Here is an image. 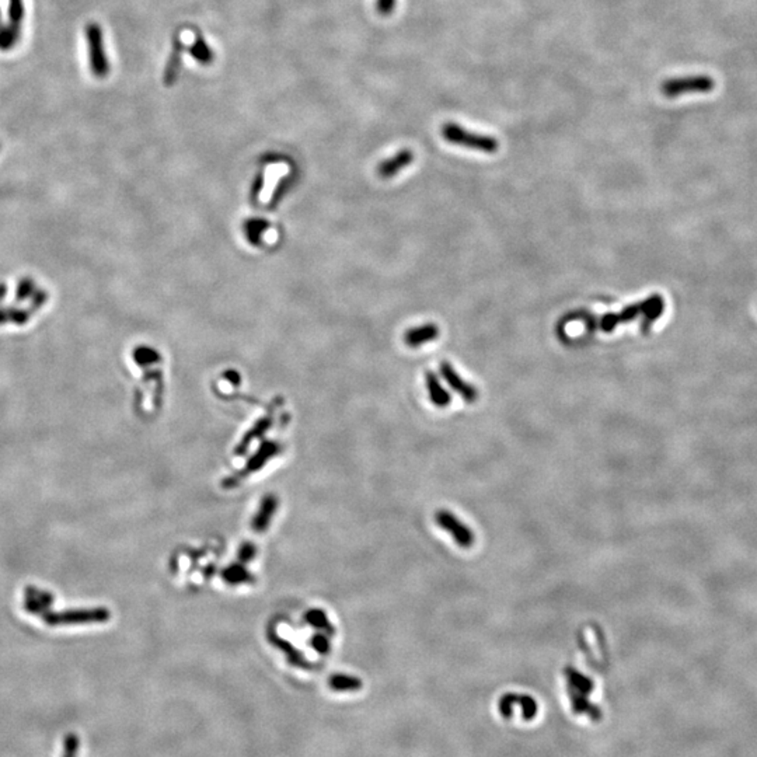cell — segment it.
Segmentation results:
<instances>
[{
	"label": "cell",
	"instance_id": "1",
	"mask_svg": "<svg viewBox=\"0 0 757 757\" xmlns=\"http://www.w3.org/2000/svg\"><path fill=\"white\" fill-rule=\"evenodd\" d=\"M565 678H567L568 697H570L574 712L581 714V715H588L589 720L592 721L598 718L599 708L594 705L592 701L589 700V695L595 688L594 681L574 668L565 669Z\"/></svg>",
	"mask_w": 757,
	"mask_h": 757
},
{
	"label": "cell",
	"instance_id": "2",
	"mask_svg": "<svg viewBox=\"0 0 757 757\" xmlns=\"http://www.w3.org/2000/svg\"><path fill=\"white\" fill-rule=\"evenodd\" d=\"M441 132H442V138L446 142L460 146V148L490 153V154L497 153L499 149V142L494 137L467 131L463 127L457 125L456 122H446L442 127Z\"/></svg>",
	"mask_w": 757,
	"mask_h": 757
},
{
	"label": "cell",
	"instance_id": "3",
	"mask_svg": "<svg viewBox=\"0 0 757 757\" xmlns=\"http://www.w3.org/2000/svg\"><path fill=\"white\" fill-rule=\"evenodd\" d=\"M714 88L715 80L707 75L671 77L661 84V91L668 98H676L686 94H705Z\"/></svg>",
	"mask_w": 757,
	"mask_h": 757
},
{
	"label": "cell",
	"instance_id": "4",
	"mask_svg": "<svg viewBox=\"0 0 757 757\" xmlns=\"http://www.w3.org/2000/svg\"><path fill=\"white\" fill-rule=\"evenodd\" d=\"M664 302L665 301L661 295H652L642 302L624 307L620 313H607L601 318H596V328H601L603 333H611L620 324L631 323L640 316L644 317L645 314H648L649 310H652L655 306Z\"/></svg>",
	"mask_w": 757,
	"mask_h": 757
},
{
	"label": "cell",
	"instance_id": "5",
	"mask_svg": "<svg viewBox=\"0 0 757 757\" xmlns=\"http://www.w3.org/2000/svg\"><path fill=\"white\" fill-rule=\"evenodd\" d=\"M86 42L91 74L100 79L105 77L110 72V64L104 47L103 30L97 23H88L86 25Z\"/></svg>",
	"mask_w": 757,
	"mask_h": 757
},
{
	"label": "cell",
	"instance_id": "6",
	"mask_svg": "<svg viewBox=\"0 0 757 757\" xmlns=\"http://www.w3.org/2000/svg\"><path fill=\"white\" fill-rule=\"evenodd\" d=\"M499 711L508 721L529 722L537 714V703L526 694H507L499 701Z\"/></svg>",
	"mask_w": 757,
	"mask_h": 757
},
{
	"label": "cell",
	"instance_id": "7",
	"mask_svg": "<svg viewBox=\"0 0 757 757\" xmlns=\"http://www.w3.org/2000/svg\"><path fill=\"white\" fill-rule=\"evenodd\" d=\"M437 524L448 533L452 534L454 541L461 547H470L474 544V533L468 529L461 521H458L452 512L439 511L435 515Z\"/></svg>",
	"mask_w": 757,
	"mask_h": 757
},
{
	"label": "cell",
	"instance_id": "8",
	"mask_svg": "<svg viewBox=\"0 0 757 757\" xmlns=\"http://www.w3.org/2000/svg\"><path fill=\"white\" fill-rule=\"evenodd\" d=\"M439 371H441V375H442L444 380L448 383V386L453 391H456L458 395H461L464 401L474 403L478 398L477 388L473 384L467 383L464 378H461L449 362H442Z\"/></svg>",
	"mask_w": 757,
	"mask_h": 757
},
{
	"label": "cell",
	"instance_id": "9",
	"mask_svg": "<svg viewBox=\"0 0 757 757\" xmlns=\"http://www.w3.org/2000/svg\"><path fill=\"white\" fill-rule=\"evenodd\" d=\"M414 161V153L410 149H404L395 153L394 156L386 158L378 166V175L387 180L397 175L400 171L407 168Z\"/></svg>",
	"mask_w": 757,
	"mask_h": 757
},
{
	"label": "cell",
	"instance_id": "10",
	"mask_svg": "<svg viewBox=\"0 0 757 757\" xmlns=\"http://www.w3.org/2000/svg\"><path fill=\"white\" fill-rule=\"evenodd\" d=\"M441 334V330L434 323H427L420 327L410 328L404 334V342L411 348H420L424 344L435 341Z\"/></svg>",
	"mask_w": 757,
	"mask_h": 757
},
{
	"label": "cell",
	"instance_id": "11",
	"mask_svg": "<svg viewBox=\"0 0 757 757\" xmlns=\"http://www.w3.org/2000/svg\"><path fill=\"white\" fill-rule=\"evenodd\" d=\"M425 384H427V388H428V393H429V398H431V401L434 403L435 407L445 408V407H448L451 404V401H452L451 393L446 391V388L441 384V380L434 372H431V371L425 372Z\"/></svg>",
	"mask_w": 757,
	"mask_h": 757
},
{
	"label": "cell",
	"instance_id": "12",
	"mask_svg": "<svg viewBox=\"0 0 757 757\" xmlns=\"http://www.w3.org/2000/svg\"><path fill=\"white\" fill-rule=\"evenodd\" d=\"M278 508V499L275 495H267L261 505H260V509L253 521V530L257 531V533H261V531H265L268 529V525L271 524V519L275 514Z\"/></svg>",
	"mask_w": 757,
	"mask_h": 757
},
{
	"label": "cell",
	"instance_id": "13",
	"mask_svg": "<svg viewBox=\"0 0 757 757\" xmlns=\"http://www.w3.org/2000/svg\"><path fill=\"white\" fill-rule=\"evenodd\" d=\"M183 51H184V45L181 42V40H175L174 41V45H173V51H171V55L168 57V61H167V65H166V69H164V84L166 86H173L177 80V76L180 74V69H181V62H183Z\"/></svg>",
	"mask_w": 757,
	"mask_h": 757
},
{
	"label": "cell",
	"instance_id": "14",
	"mask_svg": "<svg viewBox=\"0 0 757 757\" xmlns=\"http://www.w3.org/2000/svg\"><path fill=\"white\" fill-rule=\"evenodd\" d=\"M190 54L197 62L202 65H209L215 59V52L211 50L208 42L202 37L195 38V41L192 42L190 48Z\"/></svg>",
	"mask_w": 757,
	"mask_h": 757
},
{
	"label": "cell",
	"instance_id": "15",
	"mask_svg": "<svg viewBox=\"0 0 757 757\" xmlns=\"http://www.w3.org/2000/svg\"><path fill=\"white\" fill-rule=\"evenodd\" d=\"M328 686L334 691H357L362 688V681L351 675H333Z\"/></svg>",
	"mask_w": 757,
	"mask_h": 757
},
{
	"label": "cell",
	"instance_id": "16",
	"mask_svg": "<svg viewBox=\"0 0 757 757\" xmlns=\"http://www.w3.org/2000/svg\"><path fill=\"white\" fill-rule=\"evenodd\" d=\"M270 227V224L264 219H250L244 224V233L251 244H258L261 234Z\"/></svg>",
	"mask_w": 757,
	"mask_h": 757
},
{
	"label": "cell",
	"instance_id": "17",
	"mask_svg": "<svg viewBox=\"0 0 757 757\" xmlns=\"http://www.w3.org/2000/svg\"><path fill=\"white\" fill-rule=\"evenodd\" d=\"M24 20V0H8V24L20 28Z\"/></svg>",
	"mask_w": 757,
	"mask_h": 757
},
{
	"label": "cell",
	"instance_id": "18",
	"mask_svg": "<svg viewBox=\"0 0 757 757\" xmlns=\"http://www.w3.org/2000/svg\"><path fill=\"white\" fill-rule=\"evenodd\" d=\"M224 578L230 585H238L250 579L248 571H245L241 565H231L226 571H224Z\"/></svg>",
	"mask_w": 757,
	"mask_h": 757
},
{
	"label": "cell",
	"instance_id": "19",
	"mask_svg": "<svg viewBox=\"0 0 757 757\" xmlns=\"http://www.w3.org/2000/svg\"><path fill=\"white\" fill-rule=\"evenodd\" d=\"M134 358H135V361H137L139 365L145 366V365H151V364L157 362L160 357H158V354H157L154 349H151L149 347H139V348L134 352Z\"/></svg>",
	"mask_w": 757,
	"mask_h": 757
},
{
	"label": "cell",
	"instance_id": "20",
	"mask_svg": "<svg viewBox=\"0 0 757 757\" xmlns=\"http://www.w3.org/2000/svg\"><path fill=\"white\" fill-rule=\"evenodd\" d=\"M80 749V739L76 734H68L64 741V755L62 757H77Z\"/></svg>",
	"mask_w": 757,
	"mask_h": 757
},
{
	"label": "cell",
	"instance_id": "21",
	"mask_svg": "<svg viewBox=\"0 0 757 757\" xmlns=\"http://www.w3.org/2000/svg\"><path fill=\"white\" fill-rule=\"evenodd\" d=\"M306 618H307V621H308L311 625L317 627L318 630H328V628H327V627H328V620H327V617L324 616L323 611H320V610H311V611L307 614Z\"/></svg>",
	"mask_w": 757,
	"mask_h": 757
},
{
	"label": "cell",
	"instance_id": "22",
	"mask_svg": "<svg viewBox=\"0 0 757 757\" xmlns=\"http://www.w3.org/2000/svg\"><path fill=\"white\" fill-rule=\"evenodd\" d=\"M311 645L313 648L318 652V654H328L330 652V642H328V638L327 637H323V635H317L313 638L311 641Z\"/></svg>",
	"mask_w": 757,
	"mask_h": 757
},
{
	"label": "cell",
	"instance_id": "23",
	"mask_svg": "<svg viewBox=\"0 0 757 757\" xmlns=\"http://www.w3.org/2000/svg\"><path fill=\"white\" fill-rule=\"evenodd\" d=\"M397 0H378L376 1V10L380 16H390L395 8Z\"/></svg>",
	"mask_w": 757,
	"mask_h": 757
},
{
	"label": "cell",
	"instance_id": "24",
	"mask_svg": "<svg viewBox=\"0 0 757 757\" xmlns=\"http://www.w3.org/2000/svg\"><path fill=\"white\" fill-rule=\"evenodd\" d=\"M255 553H257V551H255V547H254L253 544L247 543V544H244V545L240 548V551H238V557H240L241 562H247V561H251V560L255 557Z\"/></svg>",
	"mask_w": 757,
	"mask_h": 757
},
{
	"label": "cell",
	"instance_id": "25",
	"mask_svg": "<svg viewBox=\"0 0 757 757\" xmlns=\"http://www.w3.org/2000/svg\"><path fill=\"white\" fill-rule=\"evenodd\" d=\"M6 27V24H3V18H1V13H0V31Z\"/></svg>",
	"mask_w": 757,
	"mask_h": 757
}]
</instances>
